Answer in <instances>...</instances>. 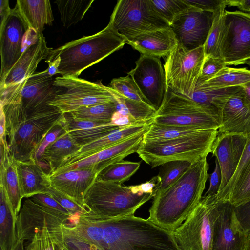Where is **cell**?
I'll return each mask as SVG.
<instances>
[{"instance_id":"cell-1","label":"cell","mask_w":250,"mask_h":250,"mask_svg":"<svg viewBox=\"0 0 250 250\" xmlns=\"http://www.w3.org/2000/svg\"><path fill=\"white\" fill-rule=\"evenodd\" d=\"M208 168L207 158L192 163L179 179L154 195L148 219L174 232L201 199L209 177Z\"/></svg>"},{"instance_id":"cell-2","label":"cell","mask_w":250,"mask_h":250,"mask_svg":"<svg viewBox=\"0 0 250 250\" xmlns=\"http://www.w3.org/2000/svg\"><path fill=\"white\" fill-rule=\"evenodd\" d=\"M103 227L102 250H180L173 232L134 215L99 220Z\"/></svg>"},{"instance_id":"cell-3","label":"cell","mask_w":250,"mask_h":250,"mask_svg":"<svg viewBox=\"0 0 250 250\" xmlns=\"http://www.w3.org/2000/svg\"><path fill=\"white\" fill-rule=\"evenodd\" d=\"M125 40L107 26L98 33L84 36L51 50L46 60L59 59L62 76L78 77L85 69L122 48Z\"/></svg>"},{"instance_id":"cell-4","label":"cell","mask_w":250,"mask_h":250,"mask_svg":"<svg viewBox=\"0 0 250 250\" xmlns=\"http://www.w3.org/2000/svg\"><path fill=\"white\" fill-rule=\"evenodd\" d=\"M154 197L146 193L142 184L125 186L96 179L84 195L88 217L107 220L134 215L136 210Z\"/></svg>"},{"instance_id":"cell-5","label":"cell","mask_w":250,"mask_h":250,"mask_svg":"<svg viewBox=\"0 0 250 250\" xmlns=\"http://www.w3.org/2000/svg\"><path fill=\"white\" fill-rule=\"evenodd\" d=\"M54 83L46 69L35 73L25 80L23 86L20 84L12 90L3 107L7 134L27 116L55 107L48 104L55 93Z\"/></svg>"},{"instance_id":"cell-6","label":"cell","mask_w":250,"mask_h":250,"mask_svg":"<svg viewBox=\"0 0 250 250\" xmlns=\"http://www.w3.org/2000/svg\"><path fill=\"white\" fill-rule=\"evenodd\" d=\"M218 133L217 129L205 130L165 141H142L136 153L151 168L173 161L193 163L211 153Z\"/></svg>"},{"instance_id":"cell-7","label":"cell","mask_w":250,"mask_h":250,"mask_svg":"<svg viewBox=\"0 0 250 250\" xmlns=\"http://www.w3.org/2000/svg\"><path fill=\"white\" fill-rule=\"evenodd\" d=\"M152 123L201 130H218L222 125L217 115L190 98L168 88Z\"/></svg>"},{"instance_id":"cell-8","label":"cell","mask_w":250,"mask_h":250,"mask_svg":"<svg viewBox=\"0 0 250 250\" xmlns=\"http://www.w3.org/2000/svg\"><path fill=\"white\" fill-rule=\"evenodd\" d=\"M107 26L126 42L138 35L168 28L150 0H119Z\"/></svg>"},{"instance_id":"cell-9","label":"cell","mask_w":250,"mask_h":250,"mask_svg":"<svg viewBox=\"0 0 250 250\" xmlns=\"http://www.w3.org/2000/svg\"><path fill=\"white\" fill-rule=\"evenodd\" d=\"M63 114L55 107L27 116L6 135L11 155L20 162L34 159L35 152L43 140L60 123Z\"/></svg>"},{"instance_id":"cell-10","label":"cell","mask_w":250,"mask_h":250,"mask_svg":"<svg viewBox=\"0 0 250 250\" xmlns=\"http://www.w3.org/2000/svg\"><path fill=\"white\" fill-rule=\"evenodd\" d=\"M55 93L48 104L63 113L79 108L116 101L112 90L101 83L91 82L78 77H57L54 83Z\"/></svg>"},{"instance_id":"cell-11","label":"cell","mask_w":250,"mask_h":250,"mask_svg":"<svg viewBox=\"0 0 250 250\" xmlns=\"http://www.w3.org/2000/svg\"><path fill=\"white\" fill-rule=\"evenodd\" d=\"M220 201L216 195L202 196L173 232L180 250H212L214 223Z\"/></svg>"},{"instance_id":"cell-12","label":"cell","mask_w":250,"mask_h":250,"mask_svg":"<svg viewBox=\"0 0 250 250\" xmlns=\"http://www.w3.org/2000/svg\"><path fill=\"white\" fill-rule=\"evenodd\" d=\"M204 59V46L188 51L178 43L167 56L164 64L167 88L190 98Z\"/></svg>"},{"instance_id":"cell-13","label":"cell","mask_w":250,"mask_h":250,"mask_svg":"<svg viewBox=\"0 0 250 250\" xmlns=\"http://www.w3.org/2000/svg\"><path fill=\"white\" fill-rule=\"evenodd\" d=\"M219 57L227 65L243 64L250 58V14L224 11L219 41Z\"/></svg>"},{"instance_id":"cell-14","label":"cell","mask_w":250,"mask_h":250,"mask_svg":"<svg viewBox=\"0 0 250 250\" xmlns=\"http://www.w3.org/2000/svg\"><path fill=\"white\" fill-rule=\"evenodd\" d=\"M24 198L16 223L19 242L31 240L44 228L60 227L74 215L48 207L31 197Z\"/></svg>"},{"instance_id":"cell-15","label":"cell","mask_w":250,"mask_h":250,"mask_svg":"<svg viewBox=\"0 0 250 250\" xmlns=\"http://www.w3.org/2000/svg\"><path fill=\"white\" fill-rule=\"evenodd\" d=\"M160 58L141 55L135 67L127 73L146 103L157 111L164 100L167 87Z\"/></svg>"},{"instance_id":"cell-16","label":"cell","mask_w":250,"mask_h":250,"mask_svg":"<svg viewBox=\"0 0 250 250\" xmlns=\"http://www.w3.org/2000/svg\"><path fill=\"white\" fill-rule=\"evenodd\" d=\"M216 13L190 6L170 25L178 43L190 51L204 45Z\"/></svg>"},{"instance_id":"cell-17","label":"cell","mask_w":250,"mask_h":250,"mask_svg":"<svg viewBox=\"0 0 250 250\" xmlns=\"http://www.w3.org/2000/svg\"><path fill=\"white\" fill-rule=\"evenodd\" d=\"M247 237L235 206L228 200H220L214 223L212 250H245Z\"/></svg>"},{"instance_id":"cell-18","label":"cell","mask_w":250,"mask_h":250,"mask_svg":"<svg viewBox=\"0 0 250 250\" xmlns=\"http://www.w3.org/2000/svg\"><path fill=\"white\" fill-rule=\"evenodd\" d=\"M16 8L0 26V80H3L23 52L25 36L29 30Z\"/></svg>"},{"instance_id":"cell-19","label":"cell","mask_w":250,"mask_h":250,"mask_svg":"<svg viewBox=\"0 0 250 250\" xmlns=\"http://www.w3.org/2000/svg\"><path fill=\"white\" fill-rule=\"evenodd\" d=\"M247 141V134L218 133L211 152L212 156L216 157L221 173V183L218 193L226 187L233 177Z\"/></svg>"},{"instance_id":"cell-20","label":"cell","mask_w":250,"mask_h":250,"mask_svg":"<svg viewBox=\"0 0 250 250\" xmlns=\"http://www.w3.org/2000/svg\"><path fill=\"white\" fill-rule=\"evenodd\" d=\"M52 49L47 46L43 34L38 35L24 48L19 60L4 78L0 81V91L13 86L33 75L39 62L47 59Z\"/></svg>"},{"instance_id":"cell-21","label":"cell","mask_w":250,"mask_h":250,"mask_svg":"<svg viewBox=\"0 0 250 250\" xmlns=\"http://www.w3.org/2000/svg\"><path fill=\"white\" fill-rule=\"evenodd\" d=\"M146 131L139 133L70 166L57 169L50 175L93 166L97 167L100 172L110 164L123 160L125 157L136 152L142 141L143 134Z\"/></svg>"},{"instance_id":"cell-22","label":"cell","mask_w":250,"mask_h":250,"mask_svg":"<svg viewBox=\"0 0 250 250\" xmlns=\"http://www.w3.org/2000/svg\"><path fill=\"white\" fill-rule=\"evenodd\" d=\"M99 173L96 166L50 176L51 186L62 192L88 212L84 195Z\"/></svg>"},{"instance_id":"cell-23","label":"cell","mask_w":250,"mask_h":250,"mask_svg":"<svg viewBox=\"0 0 250 250\" xmlns=\"http://www.w3.org/2000/svg\"><path fill=\"white\" fill-rule=\"evenodd\" d=\"M0 187L16 223L22 200L17 171L16 160L11 155L5 135L0 139Z\"/></svg>"},{"instance_id":"cell-24","label":"cell","mask_w":250,"mask_h":250,"mask_svg":"<svg viewBox=\"0 0 250 250\" xmlns=\"http://www.w3.org/2000/svg\"><path fill=\"white\" fill-rule=\"evenodd\" d=\"M151 123V122L137 123L114 130L104 136L82 146L80 150L65 158L57 169L70 166L139 133L146 131Z\"/></svg>"},{"instance_id":"cell-25","label":"cell","mask_w":250,"mask_h":250,"mask_svg":"<svg viewBox=\"0 0 250 250\" xmlns=\"http://www.w3.org/2000/svg\"><path fill=\"white\" fill-rule=\"evenodd\" d=\"M221 126L218 133L250 132V109L245 105L241 88L228 99L221 112Z\"/></svg>"},{"instance_id":"cell-26","label":"cell","mask_w":250,"mask_h":250,"mask_svg":"<svg viewBox=\"0 0 250 250\" xmlns=\"http://www.w3.org/2000/svg\"><path fill=\"white\" fill-rule=\"evenodd\" d=\"M126 43L130 45L141 55L159 58L167 57L178 44L170 27L138 35Z\"/></svg>"},{"instance_id":"cell-27","label":"cell","mask_w":250,"mask_h":250,"mask_svg":"<svg viewBox=\"0 0 250 250\" xmlns=\"http://www.w3.org/2000/svg\"><path fill=\"white\" fill-rule=\"evenodd\" d=\"M17 174L23 198L38 194H47L51 186L50 175L35 159L20 162L16 160Z\"/></svg>"},{"instance_id":"cell-28","label":"cell","mask_w":250,"mask_h":250,"mask_svg":"<svg viewBox=\"0 0 250 250\" xmlns=\"http://www.w3.org/2000/svg\"><path fill=\"white\" fill-rule=\"evenodd\" d=\"M15 8L29 29L38 35L54 21L48 0H18Z\"/></svg>"},{"instance_id":"cell-29","label":"cell","mask_w":250,"mask_h":250,"mask_svg":"<svg viewBox=\"0 0 250 250\" xmlns=\"http://www.w3.org/2000/svg\"><path fill=\"white\" fill-rule=\"evenodd\" d=\"M82 147L70 138L67 131L49 145L42 155L36 160L42 167L47 168L50 175L66 157L75 153Z\"/></svg>"},{"instance_id":"cell-30","label":"cell","mask_w":250,"mask_h":250,"mask_svg":"<svg viewBox=\"0 0 250 250\" xmlns=\"http://www.w3.org/2000/svg\"><path fill=\"white\" fill-rule=\"evenodd\" d=\"M241 88V86H237L206 89L196 87L190 98L217 115L221 119V112L226 102Z\"/></svg>"},{"instance_id":"cell-31","label":"cell","mask_w":250,"mask_h":250,"mask_svg":"<svg viewBox=\"0 0 250 250\" xmlns=\"http://www.w3.org/2000/svg\"><path fill=\"white\" fill-rule=\"evenodd\" d=\"M249 82L250 70L247 68L226 67L214 78L196 87L206 89H218L242 86Z\"/></svg>"},{"instance_id":"cell-32","label":"cell","mask_w":250,"mask_h":250,"mask_svg":"<svg viewBox=\"0 0 250 250\" xmlns=\"http://www.w3.org/2000/svg\"><path fill=\"white\" fill-rule=\"evenodd\" d=\"M112 91L116 98L117 112L137 123L152 121L157 111L154 108L146 103L126 99Z\"/></svg>"},{"instance_id":"cell-33","label":"cell","mask_w":250,"mask_h":250,"mask_svg":"<svg viewBox=\"0 0 250 250\" xmlns=\"http://www.w3.org/2000/svg\"><path fill=\"white\" fill-rule=\"evenodd\" d=\"M0 191V250H13L18 245L16 222L6 201L3 191Z\"/></svg>"},{"instance_id":"cell-34","label":"cell","mask_w":250,"mask_h":250,"mask_svg":"<svg viewBox=\"0 0 250 250\" xmlns=\"http://www.w3.org/2000/svg\"><path fill=\"white\" fill-rule=\"evenodd\" d=\"M24 250H64L62 225L56 228H44L37 232Z\"/></svg>"},{"instance_id":"cell-35","label":"cell","mask_w":250,"mask_h":250,"mask_svg":"<svg viewBox=\"0 0 250 250\" xmlns=\"http://www.w3.org/2000/svg\"><path fill=\"white\" fill-rule=\"evenodd\" d=\"M94 0H57L55 1L63 26L68 28L82 20Z\"/></svg>"},{"instance_id":"cell-36","label":"cell","mask_w":250,"mask_h":250,"mask_svg":"<svg viewBox=\"0 0 250 250\" xmlns=\"http://www.w3.org/2000/svg\"><path fill=\"white\" fill-rule=\"evenodd\" d=\"M205 130L195 128L157 125L151 122L144 133L142 141L151 142L165 141L192 135Z\"/></svg>"},{"instance_id":"cell-37","label":"cell","mask_w":250,"mask_h":250,"mask_svg":"<svg viewBox=\"0 0 250 250\" xmlns=\"http://www.w3.org/2000/svg\"><path fill=\"white\" fill-rule=\"evenodd\" d=\"M140 162L121 160L110 164L101 171L96 179L122 184L128 180L139 169Z\"/></svg>"},{"instance_id":"cell-38","label":"cell","mask_w":250,"mask_h":250,"mask_svg":"<svg viewBox=\"0 0 250 250\" xmlns=\"http://www.w3.org/2000/svg\"><path fill=\"white\" fill-rule=\"evenodd\" d=\"M191 164L188 161H173L161 165L157 175L158 187L155 194L164 190L175 182Z\"/></svg>"},{"instance_id":"cell-39","label":"cell","mask_w":250,"mask_h":250,"mask_svg":"<svg viewBox=\"0 0 250 250\" xmlns=\"http://www.w3.org/2000/svg\"><path fill=\"white\" fill-rule=\"evenodd\" d=\"M115 101L83 107L68 113L78 119L112 122L116 112Z\"/></svg>"},{"instance_id":"cell-40","label":"cell","mask_w":250,"mask_h":250,"mask_svg":"<svg viewBox=\"0 0 250 250\" xmlns=\"http://www.w3.org/2000/svg\"><path fill=\"white\" fill-rule=\"evenodd\" d=\"M121 127L112 122L90 129L67 132L74 143L82 147Z\"/></svg>"},{"instance_id":"cell-41","label":"cell","mask_w":250,"mask_h":250,"mask_svg":"<svg viewBox=\"0 0 250 250\" xmlns=\"http://www.w3.org/2000/svg\"><path fill=\"white\" fill-rule=\"evenodd\" d=\"M250 165V132L247 134V141L237 168L231 179L226 187L217 195V199L229 200L230 194L236 183L243 176Z\"/></svg>"},{"instance_id":"cell-42","label":"cell","mask_w":250,"mask_h":250,"mask_svg":"<svg viewBox=\"0 0 250 250\" xmlns=\"http://www.w3.org/2000/svg\"><path fill=\"white\" fill-rule=\"evenodd\" d=\"M157 12L164 18L169 25L179 15L190 6L184 0H150Z\"/></svg>"},{"instance_id":"cell-43","label":"cell","mask_w":250,"mask_h":250,"mask_svg":"<svg viewBox=\"0 0 250 250\" xmlns=\"http://www.w3.org/2000/svg\"><path fill=\"white\" fill-rule=\"evenodd\" d=\"M109 87L126 99L146 103L135 83L128 75L112 79Z\"/></svg>"},{"instance_id":"cell-44","label":"cell","mask_w":250,"mask_h":250,"mask_svg":"<svg viewBox=\"0 0 250 250\" xmlns=\"http://www.w3.org/2000/svg\"><path fill=\"white\" fill-rule=\"evenodd\" d=\"M228 201L235 207L250 201V165L235 185Z\"/></svg>"},{"instance_id":"cell-45","label":"cell","mask_w":250,"mask_h":250,"mask_svg":"<svg viewBox=\"0 0 250 250\" xmlns=\"http://www.w3.org/2000/svg\"><path fill=\"white\" fill-rule=\"evenodd\" d=\"M224 11L225 9H223L215 14L212 25L204 45L205 56L220 57L218 52L221 19Z\"/></svg>"},{"instance_id":"cell-46","label":"cell","mask_w":250,"mask_h":250,"mask_svg":"<svg viewBox=\"0 0 250 250\" xmlns=\"http://www.w3.org/2000/svg\"><path fill=\"white\" fill-rule=\"evenodd\" d=\"M226 67L227 65L222 58L213 56H205L201 71L196 86L199 85L214 78Z\"/></svg>"},{"instance_id":"cell-47","label":"cell","mask_w":250,"mask_h":250,"mask_svg":"<svg viewBox=\"0 0 250 250\" xmlns=\"http://www.w3.org/2000/svg\"><path fill=\"white\" fill-rule=\"evenodd\" d=\"M111 122L78 119L72 116L70 113H64L62 119V124L67 131L90 129Z\"/></svg>"},{"instance_id":"cell-48","label":"cell","mask_w":250,"mask_h":250,"mask_svg":"<svg viewBox=\"0 0 250 250\" xmlns=\"http://www.w3.org/2000/svg\"><path fill=\"white\" fill-rule=\"evenodd\" d=\"M47 195L55 199L61 206L72 215L83 214L87 212L84 208L51 186L49 188Z\"/></svg>"},{"instance_id":"cell-49","label":"cell","mask_w":250,"mask_h":250,"mask_svg":"<svg viewBox=\"0 0 250 250\" xmlns=\"http://www.w3.org/2000/svg\"><path fill=\"white\" fill-rule=\"evenodd\" d=\"M188 5L199 10L216 13L225 8L226 0H184Z\"/></svg>"},{"instance_id":"cell-50","label":"cell","mask_w":250,"mask_h":250,"mask_svg":"<svg viewBox=\"0 0 250 250\" xmlns=\"http://www.w3.org/2000/svg\"><path fill=\"white\" fill-rule=\"evenodd\" d=\"M66 131V130L62 124L61 120L60 123L52 129L44 138L35 152L34 158L37 160L42 155L45 149L49 145L55 141Z\"/></svg>"},{"instance_id":"cell-51","label":"cell","mask_w":250,"mask_h":250,"mask_svg":"<svg viewBox=\"0 0 250 250\" xmlns=\"http://www.w3.org/2000/svg\"><path fill=\"white\" fill-rule=\"evenodd\" d=\"M236 216L247 236L250 234V201L235 207Z\"/></svg>"},{"instance_id":"cell-52","label":"cell","mask_w":250,"mask_h":250,"mask_svg":"<svg viewBox=\"0 0 250 250\" xmlns=\"http://www.w3.org/2000/svg\"><path fill=\"white\" fill-rule=\"evenodd\" d=\"M215 166L209 178V185L204 195H217L221 183V173L217 160H215Z\"/></svg>"},{"instance_id":"cell-53","label":"cell","mask_w":250,"mask_h":250,"mask_svg":"<svg viewBox=\"0 0 250 250\" xmlns=\"http://www.w3.org/2000/svg\"><path fill=\"white\" fill-rule=\"evenodd\" d=\"M31 197L48 207L64 213L70 214L67 210L61 206L55 199L47 194H38L33 195Z\"/></svg>"},{"instance_id":"cell-54","label":"cell","mask_w":250,"mask_h":250,"mask_svg":"<svg viewBox=\"0 0 250 250\" xmlns=\"http://www.w3.org/2000/svg\"><path fill=\"white\" fill-rule=\"evenodd\" d=\"M12 9L10 8L9 4V0H0V26L2 25L8 18L12 12Z\"/></svg>"},{"instance_id":"cell-55","label":"cell","mask_w":250,"mask_h":250,"mask_svg":"<svg viewBox=\"0 0 250 250\" xmlns=\"http://www.w3.org/2000/svg\"><path fill=\"white\" fill-rule=\"evenodd\" d=\"M227 6H236L239 9L250 12V0H226Z\"/></svg>"},{"instance_id":"cell-56","label":"cell","mask_w":250,"mask_h":250,"mask_svg":"<svg viewBox=\"0 0 250 250\" xmlns=\"http://www.w3.org/2000/svg\"><path fill=\"white\" fill-rule=\"evenodd\" d=\"M242 91L244 102L250 109V82L242 86Z\"/></svg>"},{"instance_id":"cell-57","label":"cell","mask_w":250,"mask_h":250,"mask_svg":"<svg viewBox=\"0 0 250 250\" xmlns=\"http://www.w3.org/2000/svg\"><path fill=\"white\" fill-rule=\"evenodd\" d=\"M6 135V120L5 115L0 109V139Z\"/></svg>"},{"instance_id":"cell-58","label":"cell","mask_w":250,"mask_h":250,"mask_svg":"<svg viewBox=\"0 0 250 250\" xmlns=\"http://www.w3.org/2000/svg\"><path fill=\"white\" fill-rule=\"evenodd\" d=\"M13 250H24L23 242H19L17 247Z\"/></svg>"},{"instance_id":"cell-59","label":"cell","mask_w":250,"mask_h":250,"mask_svg":"<svg viewBox=\"0 0 250 250\" xmlns=\"http://www.w3.org/2000/svg\"><path fill=\"white\" fill-rule=\"evenodd\" d=\"M245 250H250V234L248 236Z\"/></svg>"},{"instance_id":"cell-60","label":"cell","mask_w":250,"mask_h":250,"mask_svg":"<svg viewBox=\"0 0 250 250\" xmlns=\"http://www.w3.org/2000/svg\"><path fill=\"white\" fill-rule=\"evenodd\" d=\"M88 250H102L94 245H89Z\"/></svg>"},{"instance_id":"cell-61","label":"cell","mask_w":250,"mask_h":250,"mask_svg":"<svg viewBox=\"0 0 250 250\" xmlns=\"http://www.w3.org/2000/svg\"><path fill=\"white\" fill-rule=\"evenodd\" d=\"M243 64H246L250 66V58L245 61L243 62Z\"/></svg>"}]
</instances>
